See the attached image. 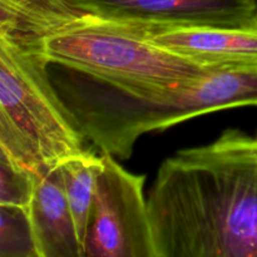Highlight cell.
Segmentation results:
<instances>
[{"label": "cell", "mask_w": 257, "mask_h": 257, "mask_svg": "<svg viewBox=\"0 0 257 257\" xmlns=\"http://www.w3.org/2000/svg\"><path fill=\"white\" fill-rule=\"evenodd\" d=\"M157 257H257V160L212 142L158 168L148 196Z\"/></svg>", "instance_id": "cell-1"}, {"label": "cell", "mask_w": 257, "mask_h": 257, "mask_svg": "<svg viewBox=\"0 0 257 257\" xmlns=\"http://www.w3.org/2000/svg\"><path fill=\"white\" fill-rule=\"evenodd\" d=\"M55 92L100 152L128 160L141 136L227 108L257 105V67L218 68L186 83L122 84L48 63Z\"/></svg>", "instance_id": "cell-2"}, {"label": "cell", "mask_w": 257, "mask_h": 257, "mask_svg": "<svg viewBox=\"0 0 257 257\" xmlns=\"http://www.w3.org/2000/svg\"><path fill=\"white\" fill-rule=\"evenodd\" d=\"M85 141L50 82L44 54L0 40V152L39 178L85 152Z\"/></svg>", "instance_id": "cell-3"}, {"label": "cell", "mask_w": 257, "mask_h": 257, "mask_svg": "<svg viewBox=\"0 0 257 257\" xmlns=\"http://www.w3.org/2000/svg\"><path fill=\"white\" fill-rule=\"evenodd\" d=\"M160 29L88 14L45 38L43 54L49 63L122 84L172 87L218 69L153 43L151 37Z\"/></svg>", "instance_id": "cell-4"}, {"label": "cell", "mask_w": 257, "mask_h": 257, "mask_svg": "<svg viewBox=\"0 0 257 257\" xmlns=\"http://www.w3.org/2000/svg\"><path fill=\"white\" fill-rule=\"evenodd\" d=\"M88 222L84 257H157L146 177L133 175L103 153Z\"/></svg>", "instance_id": "cell-5"}, {"label": "cell", "mask_w": 257, "mask_h": 257, "mask_svg": "<svg viewBox=\"0 0 257 257\" xmlns=\"http://www.w3.org/2000/svg\"><path fill=\"white\" fill-rule=\"evenodd\" d=\"M93 17L163 29L257 25V0H70Z\"/></svg>", "instance_id": "cell-6"}, {"label": "cell", "mask_w": 257, "mask_h": 257, "mask_svg": "<svg viewBox=\"0 0 257 257\" xmlns=\"http://www.w3.org/2000/svg\"><path fill=\"white\" fill-rule=\"evenodd\" d=\"M151 40L205 67H257V25L160 29L151 37Z\"/></svg>", "instance_id": "cell-7"}, {"label": "cell", "mask_w": 257, "mask_h": 257, "mask_svg": "<svg viewBox=\"0 0 257 257\" xmlns=\"http://www.w3.org/2000/svg\"><path fill=\"white\" fill-rule=\"evenodd\" d=\"M29 215L39 257H83L59 166L38 178Z\"/></svg>", "instance_id": "cell-8"}, {"label": "cell", "mask_w": 257, "mask_h": 257, "mask_svg": "<svg viewBox=\"0 0 257 257\" xmlns=\"http://www.w3.org/2000/svg\"><path fill=\"white\" fill-rule=\"evenodd\" d=\"M85 15L70 0H0V40L43 54L45 38Z\"/></svg>", "instance_id": "cell-9"}, {"label": "cell", "mask_w": 257, "mask_h": 257, "mask_svg": "<svg viewBox=\"0 0 257 257\" xmlns=\"http://www.w3.org/2000/svg\"><path fill=\"white\" fill-rule=\"evenodd\" d=\"M102 155H95L90 150L68 158L59 165L64 181L65 196L77 225L83 248V257L88 222L94 201L98 175L102 170Z\"/></svg>", "instance_id": "cell-10"}, {"label": "cell", "mask_w": 257, "mask_h": 257, "mask_svg": "<svg viewBox=\"0 0 257 257\" xmlns=\"http://www.w3.org/2000/svg\"><path fill=\"white\" fill-rule=\"evenodd\" d=\"M0 257H39L29 208L0 205Z\"/></svg>", "instance_id": "cell-11"}, {"label": "cell", "mask_w": 257, "mask_h": 257, "mask_svg": "<svg viewBox=\"0 0 257 257\" xmlns=\"http://www.w3.org/2000/svg\"><path fill=\"white\" fill-rule=\"evenodd\" d=\"M38 177L0 152V205L29 208Z\"/></svg>", "instance_id": "cell-12"}, {"label": "cell", "mask_w": 257, "mask_h": 257, "mask_svg": "<svg viewBox=\"0 0 257 257\" xmlns=\"http://www.w3.org/2000/svg\"><path fill=\"white\" fill-rule=\"evenodd\" d=\"M216 142L257 160V135L251 137L238 130H227L216 140Z\"/></svg>", "instance_id": "cell-13"}]
</instances>
